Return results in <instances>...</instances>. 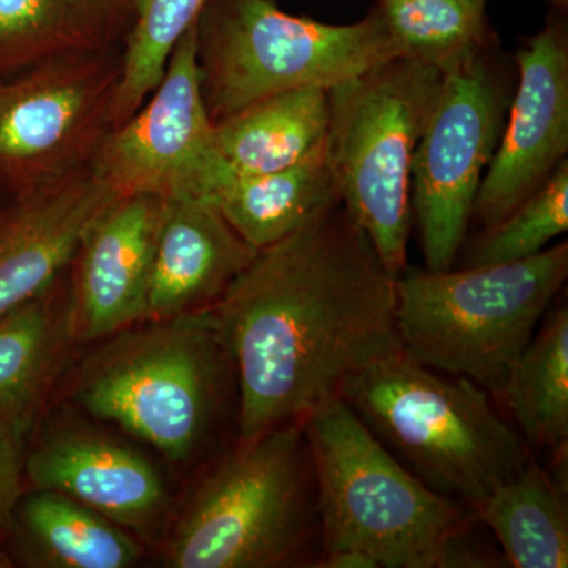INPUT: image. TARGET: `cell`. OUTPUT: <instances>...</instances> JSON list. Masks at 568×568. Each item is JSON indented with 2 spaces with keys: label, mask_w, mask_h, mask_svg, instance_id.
Returning a JSON list of instances; mask_svg holds the SVG:
<instances>
[{
  "label": "cell",
  "mask_w": 568,
  "mask_h": 568,
  "mask_svg": "<svg viewBox=\"0 0 568 568\" xmlns=\"http://www.w3.org/2000/svg\"><path fill=\"white\" fill-rule=\"evenodd\" d=\"M396 276L342 201L257 250L212 306L237 381V440L302 422L402 353Z\"/></svg>",
  "instance_id": "obj_1"
},
{
  "label": "cell",
  "mask_w": 568,
  "mask_h": 568,
  "mask_svg": "<svg viewBox=\"0 0 568 568\" xmlns=\"http://www.w3.org/2000/svg\"><path fill=\"white\" fill-rule=\"evenodd\" d=\"M302 429L315 470L321 556L354 552L375 568L500 566L473 540V510L422 484L339 396L315 407Z\"/></svg>",
  "instance_id": "obj_2"
},
{
  "label": "cell",
  "mask_w": 568,
  "mask_h": 568,
  "mask_svg": "<svg viewBox=\"0 0 568 568\" xmlns=\"http://www.w3.org/2000/svg\"><path fill=\"white\" fill-rule=\"evenodd\" d=\"M100 343L78 369L71 399L166 458L196 455L237 390L213 310L141 321Z\"/></svg>",
  "instance_id": "obj_3"
},
{
  "label": "cell",
  "mask_w": 568,
  "mask_h": 568,
  "mask_svg": "<svg viewBox=\"0 0 568 568\" xmlns=\"http://www.w3.org/2000/svg\"><path fill=\"white\" fill-rule=\"evenodd\" d=\"M339 398L422 484L469 508L534 457L484 388L403 351L351 376Z\"/></svg>",
  "instance_id": "obj_4"
},
{
  "label": "cell",
  "mask_w": 568,
  "mask_h": 568,
  "mask_svg": "<svg viewBox=\"0 0 568 568\" xmlns=\"http://www.w3.org/2000/svg\"><path fill=\"white\" fill-rule=\"evenodd\" d=\"M321 521L302 422L235 440L194 488L171 532L174 568L316 567Z\"/></svg>",
  "instance_id": "obj_5"
},
{
  "label": "cell",
  "mask_w": 568,
  "mask_h": 568,
  "mask_svg": "<svg viewBox=\"0 0 568 568\" xmlns=\"http://www.w3.org/2000/svg\"><path fill=\"white\" fill-rule=\"evenodd\" d=\"M568 278V244L511 263L396 276V332L407 357L503 402L518 358Z\"/></svg>",
  "instance_id": "obj_6"
},
{
  "label": "cell",
  "mask_w": 568,
  "mask_h": 568,
  "mask_svg": "<svg viewBox=\"0 0 568 568\" xmlns=\"http://www.w3.org/2000/svg\"><path fill=\"white\" fill-rule=\"evenodd\" d=\"M443 80L435 67L395 55L328 89L339 201L394 276L409 265L414 159Z\"/></svg>",
  "instance_id": "obj_7"
},
{
  "label": "cell",
  "mask_w": 568,
  "mask_h": 568,
  "mask_svg": "<svg viewBox=\"0 0 568 568\" xmlns=\"http://www.w3.org/2000/svg\"><path fill=\"white\" fill-rule=\"evenodd\" d=\"M398 50L375 9L353 24L286 13L274 0H211L197 22V67L216 123L293 89H331Z\"/></svg>",
  "instance_id": "obj_8"
},
{
  "label": "cell",
  "mask_w": 568,
  "mask_h": 568,
  "mask_svg": "<svg viewBox=\"0 0 568 568\" xmlns=\"http://www.w3.org/2000/svg\"><path fill=\"white\" fill-rule=\"evenodd\" d=\"M122 58L67 55L0 84V178L18 192L91 168L114 130Z\"/></svg>",
  "instance_id": "obj_9"
},
{
  "label": "cell",
  "mask_w": 568,
  "mask_h": 568,
  "mask_svg": "<svg viewBox=\"0 0 568 568\" xmlns=\"http://www.w3.org/2000/svg\"><path fill=\"white\" fill-rule=\"evenodd\" d=\"M510 99L489 50L444 74L413 166V212L426 271L454 268Z\"/></svg>",
  "instance_id": "obj_10"
},
{
  "label": "cell",
  "mask_w": 568,
  "mask_h": 568,
  "mask_svg": "<svg viewBox=\"0 0 568 568\" xmlns=\"http://www.w3.org/2000/svg\"><path fill=\"white\" fill-rule=\"evenodd\" d=\"M119 196L212 197L233 178L219 151L197 67V24L171 55L162 81L112 130L91 164Z\"/></svg>",
  "instance_id": "obj_11"
},
{
  "label": "cell",
  "mask_w": 568,
  "mask_h": 568,
  "mask_svg": "<svg viewBox=\"0 0 568 568\" xmlns=\"http://www.w3.org/2000/svg\"><path fill=\"white\" fill-rule=\"evenodd\" d=\"M518 82L470 226L487 231L537 192L568 153V31L552 17L517 52Z\"/></svg>",
  "instance_id": "obj_12"
},
{
  "label": "cell",
  "mask_w": 568,
  "mask_h": 568,
  "mask_svg": "<svg viewBox=\"0 0 568 568\" xmlns=\"http://www.w3.org/2000/svg\"><path fill=\"white\" fill-rule=\"evenodd\" d=\"M119 197L91 166L18 192L0 209V316L62 278L85 234Z\"/></svg>",
  "instance_id": "obj_13"
},
{
  "label": "cell",
  "mask_w": 568,
  "mask_h": 568,
  "mask_svg": "<svg viewBox=\"0 0 568 568\" xmlns=\"http://www.w3.org/2000/svg\"><path fill=\"white\" fill-rule=\"evenodd\" d=\"M33 489L71 497L123 529L155 528L168 507L166 485L144 455L81 425L50 429L29 454Z\"/></svg>",
  "instance_id": "obj_14"
},
{
  "label": "cell",
  "mask_w": 568,
  "mask_h": 568,
  "mask_svg": "<svg viewBox=\"0 0 568 568\" xmlns=\"http://www.w3.org/2000/svg\"><path fill=\"white\" fill-rule=\"evenodd\" d=\"M164 201L119 197L85 234L71 284L78 342H100L141 323Z\"/></svg>",
  "instance_id": "obj_15"
},
{
  "label": "cell",
  "mask_w": 568,
  "mask_h": 568,
  "mask_svg": "<svg viewBox=\"0 0 568 568\" xmlns=\"http://www.w3.org/2000/svg\"><path fill=\"white\" fill-rule=\"evenodd\" d=\"M256 252L211 197L164 201L142 321L212 308Z\"/></svg>",
  "instance_id": "obj_16"
},
{
  "label": "cell",
  "mask_w": 568,
  "mask_h": 568,
  "mask_svg": "<svg viewBox=\"0 0 568 568\" xmlns=\"http://www.w3.org/2000/svg\"><path fill=\"white\" fill-rule=\"evenodd\" d=\"M73 342V294L63 276L0 316V418L36 426Z\"/></svg>",
  "instance_id": "obj_17"
},
{
  "label": "cell",
  "mask_w": 568,
  "mask_h": 568,
  "mask_svg": "<svg viewBox=\"0 0 568 568\" xmlns=\"http://www.w3.org/2000/svg\"><path fill=\"white\" fill-rule=\"evenodd\" d=\"M328 89L275 93L215 123V138L234 175L271 173L304 162L327 144Z\"/></svg>",
  "instance_id": "obj_18"
},
{
  "label": "cell",
  "mask_w": 568,
  "mask_h": 568,
  "mask_svg": "<svg viewBox=\"0 0 568 568\" xmlns=\"http://www.w3.org/2000/svg\"><path fill=\"white\" fill-rule=\"evenodd\" d=\"M134 0H0V74L108 51Z\"/></svg>",
  "instance_id": "obj_19"
},
{
  "label": "cell",
  "mask_w": 568,
  "mask_h": 568,
  "mask_svg": "<svg viewBox=\"0 0 568 568\" xmlns=\"http://www.w3.org/2000/svg\"><path fill=\"white\" fill-rule=\"evenodd\" d=\"M339 200L327 144L304 162L233 175L212 197L235 233L254 250L274 244Z\"/></svg>",
  "instance_id": "obj_20"
},
{
  "label": "cell",
  "mask_w": 568,
  "mask_h": 568,
  "mask_svg": "<svg viewBox=\"0 0 568 568\" xmlns=\"http://www.w3.org/2000/svg\"><path fill=\"white\" fill-rule=\"evenodd\" d=\"M567 491L536 457L470 508L515 568L568 566Z\"/></svg>",
  "instance_id": "obj_21"
},
{
  "label": "cell",
  "mask_w": 568,
  "mask_h": 568,
  "mask_svg": "<svg viewBox=\"0 0 568 568\" xmlns=\"http://www.w3.org/2000/svg\"><path fill=\"white\" fill-rule=\"evenodd\" d=\"M26 551L48 568H129L141 548L125 529L92 508L48 489H33L13 510Z\"/></svg>",
  "instance_id": "obj_22"
},
{
  "label": "cell",
  "mask_w": 568,
  "mask_h": 568,
  "mask_svg": "<svg viewBox=\"0 0 568 568\" xmlns=\"http://www.w3.org/2000/svg\"><path fill=\"white\" fill-rule=\"evenodd\" d=\"M503 402L530 448L568 452V310L559 305L518 358Z\"/></svg>",
  "instance_id": "obj_23"
},
{
  "label": "cell",
  "mask_w": 568,
  "mask_h": 568,
  "mask_svg": "<svg viewBox=\"0 0 568 568\" xmlns=\"http://www.w3.org/2000/svg\"><path fill=\"white\" fill-rule=\"evenodd\" d=\"M403 58L457 71L489 50L488 0H375Z\"/></svg>",
  "instance_id": "obj_24"
},
{
  "label": "cell",
  "mask_w": 568,
  "mask_h": 568,
  "mask_svg": "<svg viewBox=\"0 0 568 568\" xmlns=\"http://www.w3.org/2000/svg\"><path fill=\"white\" fill-rule=\"evenodd\" d=\"M209 3L211 0H134L132 31L115 93L114 129L149 99L179 41L200 22Z\"/></svg>",
  "instance_id": "obj_25"
},
{
  "label": "cell",
  "mask_w": 568,
  "mask_h": 568,
  "mask_svg": "<svg viewBox=\"0 0 568 568\" xmlns=\"http://www.w3.org/2000/svg\"><path fill=\"white\" fill-rule=\"evenodd\" d=\"M568 230V160L536 193L496 226L481 231L465 267L511 263L536 256Z\"/></svg>",
  "instance_id": "obj_26"
},
{
  "label": "cell",
  "mask_w": 568,
  "mask_h": 568,
  "mask_svg": "<svg viewBox=\"0 0 568 568\" xmlns=\"http://www.w3.org/2000/svg\"><path fill=\"white\" fill-rule=\"evenodd\" d=\"M32 429L0 418V529L9 525L21 496L28 440Z\"/></svg>",
  "instance_id": "obj_27"
},
{
  "label": "cell",
  "mask_w": 568,
  "mask_h": 568,
  "mask_svg": "<svg viewBox=\"0 0 568 568\" xmlns=\"http://www.w3.org/2000/svg\"><path fill=\"white\" fill-rule=\"evenodd\" d=\"M11 567V560L9 555H7L6 549L2 547V541H0V568Z\"/></svg>",
  "instance_id": "obj_28"
},
{
  "label": "cell",
  "mask_w": 568,
  "mask_h": 568,
  "mask_svg": "<svg viewBox=\"0 0 568 568\" xmlns=\"http://www.w3.org/2000/svg\"><path fill=\"white\" fill-rule=\"evenodd\" d=\"M551 6H555L559 11H566L568 9V0H548Z\"/></svg>",
  "instance_id": "obj_29"
}]
</instances>
